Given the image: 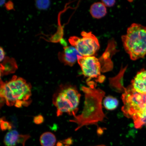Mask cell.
I'll use <instances>...</instances> for the list:
<instances>
[{"label":"cell","instance_id":"obj_1","mask_svg":"<svg viewBox=\"0 0 146 146\" xmlns=\"http://www.w3.org/2000/svg\"><path fill=\"white\" fill-rule=\"evenodd\" d=\"M89 84V88L82 87V90L85 94V106L83 113L70 120L78 124L76 130L84 125L101 121L105 116L102 110V102L105 93L100 89H94V84L91 82Z\"/></svg>","mask_w":146,"mask_h":146},{"label":"cell","instance_id":"obj_2","mask_svg":"<svg viewBox=\"0 0 146 146\" xmlns=\"http://www.w3.org/2000/svg\"><path fill=\"white\" fill-rule=\"evenodd\" d=\"M32 86L26 80L14 76L8 82L1 80L0 96L1 99L9 106L14 105L21 108L31 103Z\"/></svg>","mask_w":146,"mask_h":146},{"label":"cell","instance_id":"obj_3","mask_svg":"<svg viewBox=\"0 0 146 146\" xmlns=\"http://www.w3.org/2000/svg\"><path fill=\"white\" fill-rule=\"evenodd\" d=\"M121 38L124 48L131 60L135 61L146 55V27L133 23Z\"/></svg>","mask_w":146,"mask_h":146},{"label":"cell","instance_id":"obj_4","mask_svg":"<svg viewBox=\"0 0 146 146\" xmlns=\"http://www.w3.org/2000/svg\"><path fill=\"white\" fill-rule=\"evenodd\" d=\"M81 96L75 87L69 84L60 85L52 99V103L57 110V116L64 113L75 116Z\"/></svg>","mask_w":146,"mask_h":146},{"label":"cell","instance_id":"obj_5","mask_svg":"<svg viewBox=\"0 0 146 146\" xmlns=\"http://www.w3.org/2000/svg\"><path fill=\"white\" fill-rule=\"evenodd\" d=\"M124 90L125 92L122 95L124 105L122 110L125 116L132 118L146 108V94L136 92L131 85Z\"/></svg>","mask_w":146,"mask_h":146},{"label":"cell","instance_id":"obj_6","mask_svg":"<svg viewBox=\"0 0 146 146\" xmlns=\"http://www.w3.org/2000/svg\"><path fill=\"white\" fill-rule=\"evenodd\" d=\"M81 35L82 38L71 36L69 39V42L82 56H94L100 48L98 38L91 32H82Z\"/></svg>","mask_w":146,"mask_h":146},{"label":"cell","instance_id":"obj_7","mask_svg":"<svg viewBox=\"0 0 146 146\" xmlns=\"http://www.w3.org/2000/svg\"><path fill=\"white\" fill-rule=\"evenodd\" d=\"M78 63L81 68L84 76L90 80L91 78H101V65L99 60L94 56H81Z\"/></svg>","mask_w":146,"mask_h":146},{"label":"cell","instance_id":"obj_8","mask_svg":"<svg viewBox=\"0 0 146 146\" xmlns=\"http://www.w3.org/2000/svg\"><path fill=\"white\" fill-rule=\"evenodd\" d=\"M82 56L76 49L72 46L65 47L63 52L60 54V59L66 65L72 66Z\"/></svg>","mask_w":146,"mask_h":146},{"label":"cell","instance_id":"obj_9","mask_svg":"<svg viewBox=\"0 0 146 146\" xmlns=\"http://www.w3.org/2000/svg\"><path fill=\"white\" fill-rule=\"evenodd\" d=\"M28 135H21L16 130H12L5 135L4 143L6 146H15L17 143H21L25 146V142L30 138Z\"/></svg>","mask_w":146,"mask_h":146},{"label":"cell","instance_id":"obj_10","mask_svg":"<svg viewBox=\"0 0 146 146\" xmlns=\"http://www.w3.org/2000/svg\"><path fill=\"white\" fill-rule=\"evenodd\" d=\"M131 85L136 92L146 94V69H142L137 73Z\"/></svg>","mask_w":146,"mask_h":146},{"label":"cell","instance_id":"obj_11","mask_svg":"<svg viewBox=\"0 0 146 146\" xmlns=\"http://www.w3.org/2000/svg\"><path fill=\"white\" fill-rule=\"evenodd\" d=\"M105 5L102 3H96L91 5L90 13L93 17L100 19L106 15L107 10Z\"/></svg>","mask_w":146,"mask_h":146},{"label":"cell","instance_id":"obj_12","mask_svg":"<svg viewBox=\"0 0 146 146\" xmlns=\"http://www.w3.org/2000/svg\"><path fill=\"white\" fill-rule=\"evenodd\" d=\"M40 142L42 146H54L56 142L55 136L50 132H46L41 135Z\"/></svg>","mask_w":146,"mask_h":146},{"label":"cell","instance_id":"obj_13","mask_svg":"<svg viewBox=\"0 0 146 146\" xmlns=\"http://www.w3.org/2000/svg\"><path fill=\"white\" fill-rule=\"evenodd\" d=\"M132 118L136 128H140L143 126H146V108L142 112L133 116Z\"/></svg>","mask_w":146,"mask_h":146},{"label":"cell","instance_id":"obj_14","mask_svg":"<svg viewBox=\"0 0 146 146\" xmlns=\"http://www.w3.org/2000/svg\"><path fill=\"white\" fill-rule=\"evenodd\" d=\"M119 104L118 100L112 96H108L106 97L103 101L104 106L109 110H113L116 109Z\"/></svg>","mask_w":146,"mask_h":146},{"label":"cell","instance_id":"obj_15","mask_svg":"<svg viewBox=\"0 0 146 146\" xmlns=\"http://www.w3.org/2000/svg\"><path fill=\"white\" fill-rule=\"evenodd\" d=\"M50 2L48 0H39L36 1V6L40 10H45L50 7Z\"/></svg>","mask_w":146,"mask_h":146},{"label":"cell","instance_id":"obj_16","mask_svg":"<svg viewBox=\"0 0 146 146\" xmlns=\"http://www.w3.org/2000/svg\"><path fill=\"white\" fill-rule=\"evenodd\" d=\"M1 128L2 130L5 131L7 129H12V126L8 121H5L1 119Z\"/></svg>","mask_w":146,"mask_h":146},{"label":"cell","instance_id":"obj_17","mask_svg":"<svg viewBox=\"0 0 146 146\" xmlns=\"http://www.w3.org/2000/svg\"><path fill=\"white\" fill-rule=\"evenodd\" d=\"M34 123L37 125H40L43 123L44 121V118L41 115H39L35 117L34 118Z\"/></svg>","mask_w":146,"mask_h":146},{"label":"cell","instance_id":"obj_18","mask_svg":"<svg viewBox=\"0 0 146 146\" xmlns=\"http://www.w3.org/2000/svg\"><path fill=\"white\" fill-rule=\"evenodd\" d=\"M102 3L106 7H111L113 6L115 3V1H102Z\"/></svg>","mask_w":146,"mask_h":146},{"label":"cell","instance_id":"obj_19","mask_svg":"<svg viewBox=\"0 0 146 146\" xmlns=\"http://www.w3.org/2000/svg\"><path fill=\"white\" fill-rule=\"evenodd\" d=\"M62 142L64 144L66 145H72L73 143V141L72 138H68L64 140H63V141H62Z\"/></svg>","mask_w":146,"mask_h":146},{"label":"cell","instance_id":"obj_20","mask_svg":"<svg viewBox=\"0 0 146 146\" xmlns=\"http://www.w3.org/2000/svg\"><path fill=\"white\" fill-rule=\"evenodd\" d=\"M0 50H1V52H0V53H1V56H0V57H0V61L1 62L4 60L5 54V51L3 50V49L2 48V47H1Z\"/></svg>","mask_w":146,"mask_h":146},{"label":"cell","instance_id":"obj_21","mask_svg":"<svg viewBox=\"0 0 146 146\" xmlns=\"http://www.w3.org/2000/svg\"><path fill=\"white\" fill-rule=\"evenodd\" d=\"M6 7L8 10H12L13 8V4L11 2H9L6 4Z\"/></svg>","mask_w":146,"mask_h":146},{"label":"cell","instance_id":"obj_22","mask_svg":"<svg viewBox=\"0 0 146 146\" xmlns=\"http://www.w3.org/2000/svg\"><path fill=\"white\" fill-rule=\"evenodd\" d=\"M57 146H63V143L60 142H58L57 143Z\"/></svg>","mask_w":146,"mask_h":146},{"label":"cell","instance_id":"obj_23","mask_svg":"<svg viewBox=\"0 0 146 146\" xmlns=\"http://www.w3.org/2000/svg\"><path fill=\"white\" fill-rule=\"evenodd\" d=\"M5 1H1V3H1V4H0V5H1V6H2V5H4L5 4Z\"/></svg>","mask_w":146,"mask_h":146},{"label":"cell","instance_id":"obj_24","mask_svg":"<svg viewBox=\"0 0 146 146\" xmlns=\"http://www.w3.org/2000/svg\"><path fill=\"white\" fill-rule=\"evenodd\" d=\"M106 146L105 145H98V146Z\"/></svg>","mask_w":146,"mask_h":146},{"label":"cell","instance_id":"obj_25","mask_svg":"<svg viewBox=\"0 0 146 146\" xmlns=\"http://www.w3.org/2000/svg\"><path fill=\"white\" fill-rule=\"evenodd\" d=\"M65 146H69V145H66Z\"/></svg>","mask_w":146,"mask_h":146}]
</instances>
